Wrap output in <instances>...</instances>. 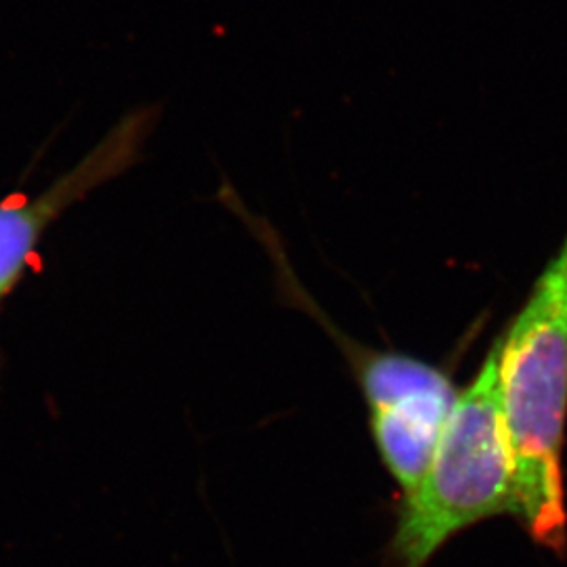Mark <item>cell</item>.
<instances>
[{
  "instance_id": "cell-4",
  "label": "cell",
  "mask_w": 567,
  "mask_h": 567,
  "mask_svg": "<svg viewBox=\"0 0 567 567\" xmlns=\"http://www.w3.org/2000/svg\"><path fill=\"white\" fill-rule=\"evenodd\" d=\"M456 398L458 391L446 383L370 410L374 444L405 494L423 480Z\"/></svg>"
},
{
  "instance_id": "cell-2",
  "label": "cell",
  "mask_w": 567,
  "mask_h": 567,
  "mask_svg": "<svg viewBox=\"0 0 567 567\" xmlns=\"http://www.w3.org/2000/svg\"><path fill=\"white\" fill-rule=\"evenodd\" d=\"M503 513L515 515V489L494 343L458 393L423 480L405 494L393 555L402 567H425L452 536Z\"/></svg>"
},
{
  "instance_id": "cell-3",
  "label": "cell",
  "mask_w": 567,
  "mask_h": 567,
  "mask_svg": "<svg viewBox=\"0 0 567 567\" xmlns=\"http://www.w3.org/2000/svg\"><path fill=\"white\" fill-rule=\"evenodd\" d=\"M152 124V112L122 118L81 163L39 196L0 204V299L20 280L42 234L61 213L137 161Z\"/></svg>"
},
{
  "instance_id": "cell-1",
  "label": "cell",
  "mask_w": 567,
  "mask_h": 567,
  "mask_svg": "<svg viewBox=\"0 0 567 567\" xmlns=\"http://www.w3.org/2000/svg\"><path fill=\"white\" fill-rule=\"evenodd\" d=\"M498 344V389L513 463L515 517L555 553L567 545V234Z\"/></svg>"
}]
</instances>
